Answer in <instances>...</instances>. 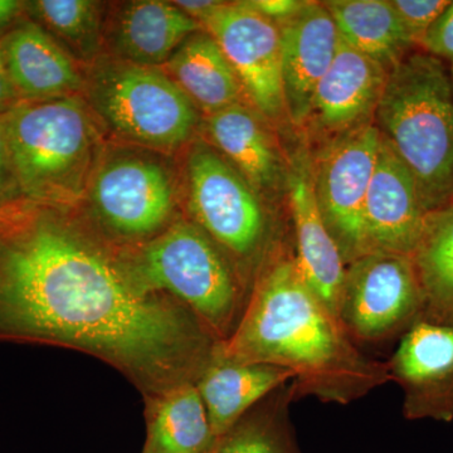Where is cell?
Returning a JSON list of instances; mask_svg holds the SVG:
<instances>
[{
  "label": "cell",
  "mask_w": 453,
  "mask_h": 453,
  "mask_svg": "<svg viewBox=\"0 0 453 453\" xmlns=\"http://www.w3.org/2000/svg\"><path fill=\"white\" fill-rule=\"evenodd\" d=\"M0 342L88 351L151 398L196 383L219 340L79 235L35 220L0 231Z\"/></svg>",
  "instance_id": "obj_1"
},
{
  "label": "cell",
  "mask_w": 453,
  "mask_h": 453,
  "mask_svg": "<svg viewBox=\"0 0 453 453\" xmlns=\"http://www.w3.org/2000/svg\"><path fill=\"white\" fill-rule=\"evenodd\" d=\"M217 351L240 363L294 372L297 399L349 404L389 381L386 362L365 356L301 273L294 246L283 250L253 283L234 334Z\"/></svg>",
  "instance_id": "obj_2"
},
{
  "label": "cell",
  "mask_w": 453,
  "mask_h": 453,
  "mask_svg": "<svg viewBox=\"0 0 453 453\" xmlns=\"http://www.w3.org/2000/svg\"><path fill=\"white\" fill-rule=\"evenodd\" d=\"M427 211L453 201V85L446 62L414 50L389 71L374 116Z\"/></svg>",
  "instance_id": "obj_3"
},
{
  "label": "cell",
  "mask_w": 453,
  "mask_h": 453,
  "mask_svg": "<svg viewBox=\"0 0 453 453\" xmlns=\"http://www.w3.org/2000/svg\"><path fill=\"white\" fill-rule=\"evenodd\" d=\"M189 207L252 290L261 271L294 246L275 208L211 145L198 142L187 164Z\"/></svg>",
  "instance_id": "obj_4"
},
{
  "label": "cell",
  "mask_w": 453,
  "mask_h": 453,
  "mask_svg": "<svg viewBox=\"0 0 453 453\" xmlns=\"http://www.w3.org/2000/svg\"><path fill=\"white\" fill-rule=\"evenodd\" d=\"M154 292H168L219 342L234 334L251 288L222 249L190 222H178L142 250L129 271Z\"/></svg>",
  "instance_id": "obj_5"
},
{
  "label": "cell",
  "mask_w": 453,
  "mask_h": 453,
  "mask_svg": "<svg viewBox=\"0 0 453 453\" xmlns=\"http://www.w3.org/2000/svg\"><path fill=\"white\" fill-rule=\"evenodd\" d=\"M0 122L14 178L27 196L57 203L80 196L95 138L77 98L17 104Z\"/></svg>",
  "instance_id": "obj_6"
},
{
  "label": "cell",
  "mask_w": 453,
  "mask_h": 453,
  "mask_svg": "<svg viewBox=\"0 0 453 453\" xmlns=\"http://www.w3.org/2000/svg\"><path fill=\"white\" fill-rule=\"evenodd\" d=\"M92 98L113 130L142 144L174 148L188 142L198 124L192 100L151 65H109L95 77Z\"/></svg>",
  "instance_id": "obj_7"
},
{
  "label": "cell",
  "mask_w": 453,
  "mask_h": 453,
  "mask_svg": "<svg viewBox=\"0 0 453 453\" xmlns=\"http://www.w3.org/2000/svg\"><path fill=\"white\" fill-rule=\"evenodd\" d=\"M423 309L421 285L408 256L366 253L345 268L336 316L353 342L403 335Z\"/></svg>",
  "instance_id": "obj_8"
},
{
  "label": "cell",
  "mask_w": 453,
  "mask_h": 453,
  "mask_svg": "<svg viewBox=\"0 0 453 453\" xmlns=\"http://www.w3.org/2000/svg\"><path fill=\"white\" fill-rule=\"evenodd\" d=\"M380 142L372 124L314 148L308 145L316 202L347 266L368 253L363 216Z\"/></svg>",
  "instance_id": "obj_9"
},
{
  "label": "cell",
  "mask_w": 453,
  "mask_h": 453,
  "mask_svg": "<svg viewBox=\"0 0 453 453\" xmlns=\"http://www.w3.org/2000/svg\"><path fill=\"white\" fill-rule=\"evenodd\" d=\"M203 29L219 44L250 105L276 127H291L283 96L279 26L244 2H226Z\"/></svg>",
  "instance_id": "obj_10"
},
{
  "label": "cell",
  "mask_w": 453,
  "mask_h": 453,
  "mask_svg": "<svg viewBox=\"0 0 453 453\" xmlns=\"http://www.w3.org/2000/svg\"><path fill=\"white\" fill-rule=\"evenodd\" d=\"M386 365L403 392L405 418L453 421V325L419 316Z\"/></svg>",
  "instance_id": "obj_11"
},
{
  "label": "cell",
  "mask_w": 453,
  "mask_h": 453,
  "mask_svg": "<svg viewBox=\"0 0 453 453\" xmlns=\"http://www.w3.org/2000/svg\"><path fill=\"white\" fill-rule=\"evenodd\" d=\"M389 71L340 40L300 134L310 148L374 124Z\"/></svg>",
  "instance_id": "obj_12"
},
{
  "label": "cell",
  "mask_w": 453,
  "mask_h": 453,
  "mask_svg": "<svg viewBox=\"0 0 453 453\" xmlns=\"http://www.w3.org/2000/svg\"><path fill=\"white\" fill-rule=\"evenodd\" d=\"M286 150L288 165L286 203L290 214L295 258L312 290L336 315L347 265L316 202L308 144L299 134L296 142Z\"/></svg>",
  "instance_id": "obj_13"
},
{
  "label": "cell",
  "mask_w": 453,
  "mask_h": 453,
  "mask_svg": "<svg viewBox=\"0 0 453 453\" xmlns=\"http://www.w3.org/2000/svg\"><path fill=\"white\" fill-rule=\"evenodd\" d=\"M205 127L214 149L268 204L286 202L288 150L275 125L249 104H238L207 116Z\"/></svg>",
  "instance_id": "obj_14"
},
{
  "label": "cell",
  "mask_w": 453,
  "mask_h": 453,
  "mask_svg": "<svg viewBox=\"0 0 453 453\" xmlns=\"http://www.w3.org/2000/svg\"><path fill=\"white\" fill-rule=\"evenodd\" d=\"M92 198L104 222L127 237L155 234L174 207L165 170L142 159L115 160L104 166L95 179Z\"/></svg>",
  "instance_id": "obj_15"
},
{
  "label": "cell",
  "mask_w": 453,
  "mask_h": 453,
  "mask_svg": "<svg viewBox=\"0 0 453 453\" xmlns=\"http://www.w3.org/2000/svg\"><path fill=\"white\" fill-rule=\"evenodd\" d=\"M279 28L286 112L292 130L300 133L316 88L338 52L339 32L323 2H306L296 16Z\"/></svg>",
  "instance_id": "obj_16"
},
{
  "label": "cell",
  "mask_w": 453,
  "mask_h": 453,
  "mask_svg": "<svg viewBox=\"0 0 453 453\" xmlns=\"http://www.w3.org/2000/svg\"><path fill=\"white\" fill-rule=\"evenodd\" d=\"M428 213L412 175L381 140L363 216L366 251L410 257Z\"/></svg>",
  "instance_id": "obj_17"
},
{
  "label": "cell",
  "mask_w": 453,
  "mask_h": 453,
  "mask_svg": "<svg viewBox=\"0 0 453 453\" xmlns=\"http://www.w3.org/2000/svg\"><path fill=\"white\" fill-rule=\"evenodd\" d=\"M0 50L18 96L29 101L70 96L80 88L73 59L35 23L12 29L0 41Z\"/></svg>",
  "instance_id": "obj_18"
},
{
  "label": "cell",
  "mask_w": 453,
  "mask_h": 453,
  "mask_svg": "<svg viewBox=\"0 0 453 453\" xmlns=\"http://www.w3.org/2000/svg\"><path fill=\"white\" fill-rule=\"evenodd\" d=\"M288 369L226 359L219 351L196 381L214 438L222 436L273 390L294 380Z\"/></svg>",
  "instance_id": "obj_19"
},
{
  "label": "cell",
  "mask_w": 453,
  "mask_h": 453,
  "mask_svg": "<svg viewBox=\"0 0 453 453\" xmlns=\"http://www.w3.org/2000/svg\"><path fill=\"white\" fill-rule=\"evenodd\" d=\"M168 62L173 81L205 115L238 104L250 105L225 53L204 29L188 37Z\"/></svg>",
  "instance_id": "obj_20"
},
{
  "label": "cell",
  "mask_w": 453,
  "mask_h": 453,
  "mask_svg": "<svg viewBox=\"0 0 453 453\" xmlns=\"http://www.w3.org/2000/svg\"><path fill=\"white\" fill-rule=\"evenodd\" d=\"M202 29L174 3L138 0L127 3L119 13L116 47L127 62L155 67L168 62L188 37Z\"/></svg>",
  "instance_id": "obj_21"
},
{
  "label": "cell",
  "mask_w": 453,
  "mask_h": 453,
  "mask_svg": "<svg viewBox=\"0 0 453 453\" xmlns=\"http://www.w3.org/2000/svg\"><path fill=\"white\" fill-rule=\"evenodd\" d=\"M340 40L390 71L417 50L390 0H327Z\"/></svg>",
  "instance_id": "obj_22"
},
{
  "label": "cell",
  "mask_w": 453,
  "mask_h": 453,
  "mask_svg": "<svg viewBox=\"0 0 453 453\" xmlns=\"http://www.w3.org/2000/svg\"><path fill=\"white\" fill-rule=\"evenodd\" d=\"M142 453H207L213 445L207 410L196 383L151 396Z\"/></svg>",
  "instance_id": "obj_23"
},
{
  "label": "cell",
  "mask_w": 453,
  "mask_h": 453,
  "mask_svg": "<svg viewBox=\"0 0 453 453\" xmlns=\"http://www.w3.org/2000/svg\"><path fill=\"white\" fill-rule=\"evenodd\" d=\"M429 320L453 325V201L429 211L412 255Z\"/></svg>",
  "instance_id": "obj_24"
},
{
  "label": "cell",
  "mask_w": 453,
  "mask_h": 453,
  "mask_svg": "<svg viewBox=\"0 0 453 453\" xmlns=\"http://www.w3.org/2000/svg\"><path fill=\"white\" fill-rule=\"evenodd\" d=\"M295 401L296 392L291 380L217 437L207 453H303L291 419Z\"/></svg>",
  "instance_id": "obj_25"
},
{
  "label": "cell",
  "mask_w": 453,
  "mask_h": 453,
  "mask_svg": "<svg viewBox=\"0 0 453 453\" xmlns=\"http://www.w3.org/2000/svg\"><path fill=\"white\" fill-rule=\"evenodd\" d=\"M42 23L86 55L97 49L100 17L88 0H35L26 3Z\"/></svg>",
  "instance_id": "obj_26"
},
{
  "label": "cell",
  "mask_w": 453,
  "mask_h": 453,
  "mask_svg": "<svg viewBox=\"0 0 453 453\" xmlns=\"http://www.w3.org/2000/svg\"><path fill=\"white\" fill-rule=\"evenodd\" d=\"M404 31L418 49L429 27L445 11L449 0H390Z\"/></svg>",
  "instance_id": "obj_27"
},
{
  "label": "cell",
  "mask_w": 453,
  "mask_h": 453,
  "mask_svg": "<svg viewBox=\"0 0 453 453\" xmlns=\"http://www.w3.org/2000/svg\"><path fill=\"white\" fill-rule=\"evenodd\" d=\"M418 49L443 62L453 64V2H449L445 11L429 27L419 42Z\"/></svg>",
  "instance_id": "obj_28"
},
{
  "label": "cell",
  "mask_w": 453,
  "mask_h": 453,
  "mask_svg": "<svg viewBox=\"0 0 453 453\" xmlns=\"http://www.w3.org/2000/svg\"><path fill=\"white\" fill-rule=\"evenodd\" d=\"M247 5L277 26L288 22L306 4V0H246Z\"/></svg>",
  "instance_id": "obj_29"
},
{
  "label": "cell",
  "mask_w": 453,
  "mask_h": 453,
  "mask_svg": "<svg viewBox=\"0 0 453 453\" xmlns=\"http://www.w3.org/2000/svg\"><path fill=\"white\" fill-rule=\"evenodd\" d=\"M173 3L180 11H183L187 16L196 20L203 28L204 23L210 20L225 5L226 2H219V0H179V2Z\"/></svg>",
  "instance_id": "obj_30"
},
{
  "label": "cell",
  "mask_w": 453,
  "mask_h": 453,
  "mask_svg": "<svg viewBox=\"0 0 453 453\" xmlns=\"http://www.w3.org/2000/svg\"><path fill=\"white\" fill-rule=\"evenodd\" d=\"M14 187H18V184L12 169L7 142L0 122V201L7 199L14 192Z\"/></svg>",
  "instance_id": "obj_31"
},
{
  "label": "cell",
  "mask_w": 453,
  "mask_h": 453,
  "mask_svg": "<svg viewBox=\"0 0 453 453\" xmlns=\"http://www.w3.org/2000/svg\"><path fill=\"white\" fill-rule=\"evenodd\" d=\"M17 92L9 79L4 58L0 50V113H7L17 105Z\"/></svg>",
  "instance_id": "obj_32"
},
{
  "label": "cell",
  "mask_w": 453,
  "mask_h": 453,
  "mask_svg": "<svg viewBox=\"0 0 453 453\" xmlns=\"http://www.w3.org/2000/svg\"><path fill=\"white\" fill-rule=\"evenodd\" d=\"M25 4L26 3L17 2V0H0V31L13 23Z\"/></svg>",
  "instance_id": "obj_33"
},
{
  "label": "cell",
  "mask_w": 453,
  "mask_h": 453,
  "mask_svg": "<svg viewBox=\"0 0 453 453\" xmlns=\"http://www.w3.org/2000/svg\"><path fill=\"white\" fill-rule=\"evenodd\" d=\"M449 73H451V79H452V85H453V64L451 65V67H449Z\"/></svg>",
  "instance_id": "obj_34"
}]
</instances>
